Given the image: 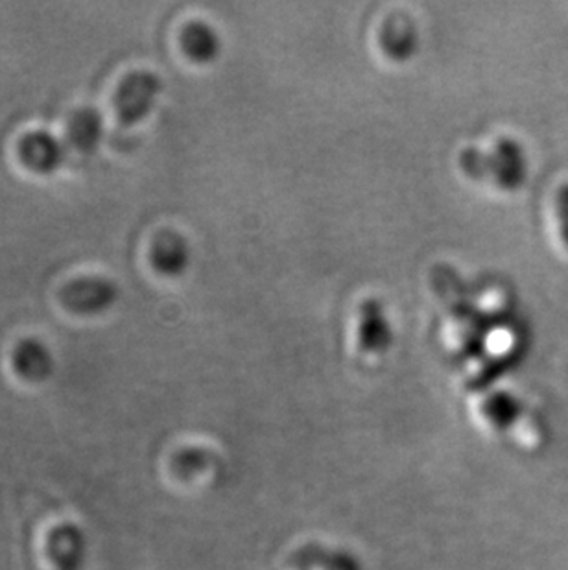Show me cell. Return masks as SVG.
Here are the masks:
<instances>
[{"label":"cell","mask_w":568,"mask_h":570,"mask_svg":"<svg viewBox=\"0 0 568 570\" xmlns=\"http://www.w3.org/2000/svg\"><path fill=\"white\" fill-rule=\"evenodd\" d=\"M413 36L412 28L407 27L402 21L390 22V27L384 32L382 45L388 50V55L395 56V58H407L413 50Z\"/></svg>","instance_id":"30bf717a"},{"label":"cell","mask_w":568,"mask_h":570,"mask_svg":"<svg viewBox=\"0 0 568 570\" xmlns=\"http://www.w3.org/2000/svg\"><path fill=\"white\" fill-rule=\"evenodd\" d=\"M120 291L117 283L97 275H86L70 281L61 291V303L69 313L78 316H100L117 305Z\"/></svg>","instance_id":"3957f363"},{"label":"cell","mask_w":568,"mask_h":570,"mask_svg":"<svg viewBox=\"0 0 568 570\" xmlns=\"http://www.w3.org/2000/svg\"><path fill=\"white\" fill-rule=\"evenodd\" d=\"M11 362L17 375L25 381L41 382L55 372V355L41 340L27 338L19 342Z\"/></svg>","instance_id":"8992f818"},{"label":"cell","mask_w":568,"mask_h":570,"mask_svg":"<svg viewBox=\"0 0 568 570\" xmlns=\"http://www.w3.org/2000/svg\"><path fill=\"white\" fill-rule=\"evenodd\" d=\"M556 218H558L559 238L568 249V184L561 185L556 194Z\"/></svg>","instance_id":"8fae6325"},{"label":"cell","mask_w":568,"mask_h":570,"mask_svg":"<svg viewBox=\"0 0 568 570\" xmlns=\"http://www.w3.org/2000/svg\"><path fill=\"white\" fill-rule=\"evenodd\" d=\"M360 340L364 350L381 351L390 344L392 331L388 327L386 320L382 316L381 305L376 302L365 303L362 307V328Z\"/></svg>","instance_id":"9c48e42d"},{"label":"cell","mask_w":568,"mask_h":570,"mask_svg":"<svg viewBox=\"0 0 568 570\" xmlns=\"http://www.w3.org/2000/svg\"><path fill=\"white\" fill-rule=\"evenodd\" d=\"M67 148L56 135L39 129L30 131L19 142V159L30 173L50 176L63 167Z\"/></svg>","instance_id":"277c9868"},{"label":"cell","mask_w":568,"mask_h":570,"mask_svg":"<svg viewBox=\"0 0 568 570\" xmlns=\"http://www.w3.org/2000/svg\"><path fill=\"white\" fill-rule=\"evenodd\" d=\"M161 91V78L150 70L129 72L118 83L115 92L114 104L118 122L124 126H137L148 119L156 109Z\"/></svg>","instance_id":"7a4b0ae2"},{"label":"cell","mask_w":568,"mask_h":570,"mask_svg":"<svg viewBox=\"0 0 568 570\" xmlns=\"http://www.w3.org/2000/svg\"><path fill=\"white\" fill-rule=\"evenodd\" d=\"M460 165L467 176L474 179L489 178L497 187L517 190L528 176V159L525 148L513 139L497 140L489 151L467 148L461 151Z\"/></svg>","instance_id":"6da1fadb"},{"label":"cell","mask_w":568,"mask_h":570,"mask_svg":"<svg viewBox=\"0 0 568 570\" xmlns=\"http://www.w3.org/2000/svg\"><path fill=\"white\" fill-rule=\"evenodd\" d=\"M150 263L157 274L165 277L185 274L190 264V248L185 237L176 232L159 233L151 243Z\"/></svg>","instance_id":"5b68a950"},{"label":"cell","mask_w":568,"mask_h":570,"mask_svg":"<svg viewBox=\"0 0 568 570\" xmlns=\"http://www.w3.org/2000/svg\"><path fill=\"white\" fill-rule=\"evenodd\" d=\"M106 137V120L95 108H81L72 114L67 125L69 145L80 154H95Z\"/></svg>","instance_id":"52a82bcc"},{"label":"cell","mask_w":568,"mask_h":570,"mask_svg":"<svg viewBox=\"0 0 568 570\" xmlns=\"http://www.w3.org/2000/svg\"><path fill=\"white\" fill-rule=\"evenodd\" d=\"M182 49L196 63H209L221 52V39L207 22H188L183 28Z\"/></svg>","instance_id":"ba28073f"}]
</instances>
